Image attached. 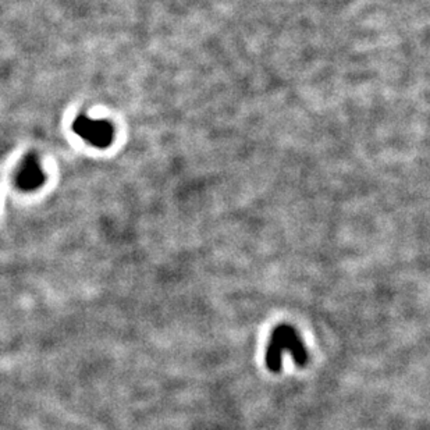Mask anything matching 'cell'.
Instances as JSON below:
<instances>
[{
	"mask_svg": "<svg viewBox=\"0 0 430 430\" xmlns=\"http://www.w3.org/2000/svg\"><path fill=\"white\" fill-rule=\"evenodd\" d=\"M283 349H288L293 354L297 365L305 366L308 361L307 351L302 345L298 333L291 326H287V325L278 326L273 332L270 343H269L267 354H266V363L271 372L280 370Z\"/></svg>",
	"mask_w": 430,
	"mask_h": 430,
	"instance_id": "6da1fadb",
	"label": "cell"
},
{
	"mask_svg": "<svg viewBox=\"0 0 430 430\" xmlns=\"http://www.w3.org/2000/svg\"><path fill=\"white\" fill-rule=\"evenodd\" d=\"M43 180H45V175H43V172L36 158L34 155H28L22 161L20 170L17 173V177H15L17 187L24 191H32V189H36L39 185H42Z\"/></svg>",
	"mask_w": 430,
	"mask_h": 430,
	"instance_id": "3957f363",
	"label": "cell"
},
{
	"mask_svg": "<svg viewBox=\"0 0 430 430\" xmlns=\"http://www.w3.org/2000/svg\"><path fill=\"white\" fill-rule=\"evenodd\" d=\"M73 130L86 142L98 148H106L113 140V127L106 120H92L86 116H80L74 124Z\"/></svg>",
	"mask_w": 430,
	"mask_h": 430,
	"instance_id": "7a4b0ae2",
	"label": "cell"
}]
</instances>
